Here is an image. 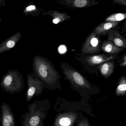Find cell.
Wrapping results in <instances>:
<instances>
[{"mask_svg": "<svg viewBox=\"0 0 126 126\" xmlns=\"http://www.w3.org/2000/svg\"><path fill=\"white\" fill-rule=\"evenodd\" d=\"M27 88L26 100L29 102L34 96H38L41 94L44 89L45 84L33 72L27 74Z\"/></svg>", "mask_w": 126, "mask_h": 126, "instance_id": "4", "label": "cell"}, {"mask_svg": "<svg viewBox=\"0 0 126 126\" xmlns=\"http://www.w3.org/2000/svg\"><path fill=\"white\" fill-rule=\"evenodd\" d=\"M66 47L64 46H61L59 48V51L61 53H63L66 52Z\"/></svg>", "mask_w": 126, "mask_h": 126, "instance_id": "23", "label": "cell"}, {"mask_svg": "<svg viewBox=\"0 0 126 126\" xmlns=\"http://www.w3.org/2000/svg\"><path fill=\"white\" fill-rule=\"evenodd\" d=\"M72 0H59L57 1V2L63 6L67 7L71 3Z\"/></svg>", "mask_w": 126, "mask_h": 126, "instance_id": "20", "label": "cell"}, {"mask_svg": "<svg viewBox=\"0 0 126 126\" xmlns=\"http://www.w3.org/2000/svg\"><path fill=\"white\" fill-rule=\"evenodd\" d=\"M43 15H49L53 18V22L54 24L60 23L71 19V16L66 13L60 12L57 11L50 10L47 12L43 11Z\"/></svg>", "mask_w": 126, "mask_h": 126, "instance_id": "12", "label": "cell"}, {"mask_svg": "<svg viewBox=\"0 0 126 126\" xmlns=\"http://www.w3.org/2000/svg\"><path fill=\"white\" fill-rule=\"evenodd\" d=\"M22 34V32L18 31L1 43L0 44V55L13 48L21 38Z\"/></svg>", "mask_w": 126, "mask_h": 126, "instance_id": "8", "label": "cell"}, {"mask_svg": "<svg viewBox=\"0 0 126 126\" xmlns=\"http://www.w3.org/2000/svg\"><path fill=\"white\" fill-rule=\"evenodd\" d=\"M77 118V114L72 112L61 114L56 118L53 126H73Z\"/></svg>", "mask_w": 126, "mask_h": 126, "instance_id": "9", "label": "cell"}, {"mask_svg": "<svg viewBox=\"0 0 126 126\" xmlns=\"http://www.w3.org/2000/svg\"><path fill=\"white\" fill-rule=\"evenodd\" d=\"M123 61L121 64L120 66H126V56L125 55L123 58Z\"/></svg>", "mask_w": 126, "mask_h": 126, "instance_id": "24", "label": "cell"}, {"mask_svg": "<svg viewBox=\"0 0 126 126\" xmlns=\"http://www.w3.org/2000/svg\"><path fill=\"white\" fill-rule=\"evenodd\" d=\"M33 72L44 84L52 87L57 81V73L51 63L41 55L35 56L33 60Z\"/></svg>", "mask_w": 126, "mask_h": 126, "instance_id": "2", "label": "cell"}, {"mask_svg": "<svg viewBox=\"0 0 126 126\" xmlns=\"http://www.w3.org/2000/svg\"><path fill=\"white\" fill-rule=\"evenodd\" d=\"M120 23V22H105L101 23L95 28L93 32L97 36L105 35L115 29Z\"/></svg>", "mask_w": 126, "mask_h": 126, "instance_id": "11", "label": "cell"}, {"mask_svg": "<svg viewBox=\"0 0 126 126\" xmlns=\"http://www.w3.org/2000/svg\"><path fill=\"white\" fill-rule=\"evenodd\" d=\"M1 126H15V119L10 105L3 102L0 106Z\"/></svg>", "mask_w": 126, "mask_h": 126, "instance_id": "7", "label": "cell"}, {"mask_svg": "<svg viewBox=\"0 0 126 126\" xmlns=\"http://www.w3.org/2000/svg\"><path fill=\"white\" fill-rule=\"evenodd\" d=\"M77 126H90L89 123L87 119H84L81 121Z\"/></svg>", "mask_w": 126, "mask_h": 126, "instance_id": "22", "label": "cell"}, {"mask_svg": "<svg viewBox=\"0 0 126 126\" xmlns=\"http://www.w3.org/2000/svg\"><path fill=\"white\" fill-rule=\"evenodd\" d=\"M114 69V63L113 62H105L100 66L101 73L104 78H107L113 73Z\"/></svg>", "mask_w": 126, "mask_h": 126, "instance_id": "17", "label": "cell"}, {"mask_svg": "<svg viewBox=\"0 0 126 126\" xmlns=\"http://www.w3.org/2000/svg\"><path fill=\"white\" fill-rule=\"evenodd\" d=\"M114 58V56L108 57L104 55H100L87 57L86 58V61L89 64L93 66L107 62Z\"/></svg>", "mask_w": 126, "mask_h": 126, "instance_id": "14", "label": "cell"}, {"mask_svg": "<svg viewBox=\"0 0 126 126\" xmlns=\"http://www.w3.org/2000/svg\"><path fill=\"white\" fill-rule=\"evenodd\" d=\"M101 48L102 51L110 54H115L122 52L123 49L117 46L111 41H105L102 43Z\"/></svg>", "mask_w": 126, "mask_h": 126, "instance_id": "15", "label": "cell"}, {"mask_svg": "<svg viewBox=\"0 0 126 126\" xmlns=\"http://www.w3.org/2000/svg\"><path fill=\"white\" fill-rule=\"evenodd\" d=\"M63 74L66 78L77 87L90 89L91 85L86 79L79 72L72 68L64 66Z\"/></svg>", "mask_w": 126, "mask_h": 126, "instance_id": "5", "label": "cell"}, {"mask_svg": "<svg viewBox=\"0 0 126 126\" xmlns=\"http://www.w3.org/2000/svg\"><path fill=\"white\" fill-rule=\"evenodd\" d=\"M2 21V19H1V17H0V22H1V21Z\"/></svg>", "mask_w": 126, "mask_h": 126, "instance_id": "26", "label": "cell"}, {"mask_svg": "<svg viewBox=\"0 0 126 126\" xmlns=\"http://www.w3.org/2000/svg\"><path fill=\"white\" fill-rule=\"evenodd\" d=\"M112 4H119L126 6V0H112Z\"/></svg>", "mask_w": 126, "mask_h": 126, "instance_id": "21", "label": "cell"}, {"mask_svg": "<svg viewBox=\"0 0 126 126\" xmlns=\"http://www.w3.org/2000/svg\"><path fill=\"white\" fill-rule=\"evenodd\" d=\"M126 18V13H115L108 16L105 19V22H120Z\"/></svg>", "mask_w": 126, "mask_h": 126, "instance_id": "19", "label": "cell"}, {"mask_svg": "<svg viewBox=\"0 0 126 126\" xmlns=\"http://www.w3.org/2000/svg\"><path fill=\"white\" fill-rule=\"evenodd\" d=\"M6 0H0V7H4L6 4Z\"/></svg>", "mask_w": 126, "mask_h": 126, "instance_id": "25", "label": "cell"}, {"mask_svg": "<svg viewBox=\"0 0 126 126\" xmlns=\"http://www.w3.org/2000/svg\"><path fill=\"white\" fill-rule=\"evenodd\" d=\"M99 36L95 34L92 32L87 38L83 44L81 51L85 54H94L100 51V41Z\"/></svg>", "mask_w": 126, "mask_h": 126, "instance_id": "6", "label": "cell"}, {"mask_svg": "<svg viewBox=\"0 0 126 126\" xmlns=\"http://www.w3.org/2000/svg\"><path fill=\"white\" fill-rule=\"evenodd\" d=\"M126 78L124 76H123L117 87L115 93L117 96H123L126 94Z\"/></svg>", "mask_w": 126, "mask_h": 126, "instance_id": "18", "label": "cell"}, {"mask_svg": "<svg viewBox=\"0 0 126 126\" xmlns=\"http://www.w3.org/2000/svg\"><path fill=\"white\" fill-rule=\"evenodd\" d=\"M49 108L46 100H35L28 105V111L21 115V126H43Z\"/></svg>", "mask_w": 126, "mask_h": 126, "instance_id": "1", "label": "cell"}, {"mask_svg": "<svg viewBox=\"0 0 126 126\" xmlns=\"http://www.w3.org/2000/svg\"><path fill=\"white\" fill-rule=\"evenodd\" d=\"M42 9L39 8L33 3H29L24 8L23 13L25 15L35 17L40 15Z\"/></svg>", "mask_w": 126, "mask_h": 126, "instance_id": "16", "label": "cell"}, {"mask_svg": "<svg viewBox=\"0 0 126 126\" xmlns=\"http://www.w3.org/2000/svg\"><path fill=\"white\" fill-rule=\"evenodd\" d=\"M118 26L108 33V41H111L117 46L121 48H126V39L122 36L118 31Z\"/></svg>", "mask_w": 126, "mask_h": 126, "instance_id": "10", "label": "cell"}, {"mask_svg": "<svg viewBox=\"0 0 126 126\" xmlns=\"http://www.w3.org/2000/svg\"><path fill=\"white\" fill-rule=\"evenodd\" d=\"M0 85L2 90L7 93L14 94L20 92L24 86L23 74L17 70L7 69Z\"/></svg>", "mask_w": 126, "mask_h": 126, "instance_id": "3", "label": "cell"}, {"mask_svg": "<svg viewBox=\"0 0 126 126\" xmlns=\"http://www.w3.org/2000/svg\"><path fill=\"white\" fill-rule=\"evenodd\" d=\"M98 3V2L95 0H73L70 4L66 7V8L73 9L87 8Z\"/></svg>", "mask_w": 126, "mask_h": 126, "instance_id": "13", "label": "cell"}]
</instances>
